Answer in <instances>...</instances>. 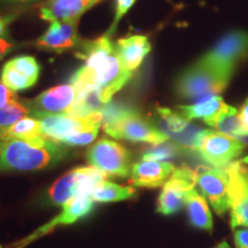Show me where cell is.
<instances>
[{"label": "cell", "mask_w": 248, "mask_h": 248, "mask_svg": "<svg viewBox=\"0 0 248 248\" xmlns=\"http://www.w3.org/2000/svg\"><path fill=\"white\" fill-rule=\"evenodd\" d=\"M0 82L12 90L14 92H20L23 90H27L36 84L32 80L28 78L21 73H18L16 69H14L8 62H6L1 69V74H0Z\"/></svg>", "instance_id": "obj_27"}, {"label": "cell", "mask_w": 248, "mask_h": 248, "mask_svg": "<svg viewBox=\"0 0 248 248\" xmlns=\"http://www.w3.org/2000/svg\"><path fill=\"white\" fill-rule=\"evenodd\" d=\"M183 153H191V152L186 151L184 147L181 145L176 144V142H162V144L154 145L153 147L150 148L142 154L141 160H153V161H167L172 157L178 156Z\"/></svg>", "instance_id": "obj_26"}, {"label": "cell", "mask_w": 248, "mask_h": 248, "mask_svg": "<svg viewBox=\"0 0 248 248\" xmlns=\"http://www.w3.org/2000/svg\"><path fill=\"white\" fill-rule=\"evenodd\" d=\"M229 82V77L197 62L178 77L175 90L183 100L197 102L213 95H219L228 88Z\"/></svg>", "instance_id": "obj_4"}, {"label": "cell", "mask_w": 248, "mask_h": 248, "mask_svg": "<svg viewBox=\"0 0 248 248\" xmlns=\"http://www.w3.org/2000/svg\"><path fill=\"white\" fill-rule=\"evenodd\" d=\"M209 126L216 129L217 131L225 133V135L231 136V137L234 138L247 135L243 124H241L238 109L232 106L226 107V109L223 110L222 113L210 123Z\"/></svg>", "instance_id": "obj_24"}, {"label": "cell", "mask_w": 248, "mask_h": 248, "mask_svg": "<svg viewBox=\"0 0 248 248\" xmlns=\"http://www.w3.org/2000/svg\"><path fill=\"white\" fill-rule=\"evenodd\" d=\"M78 21H54L49 24L48 29L36 40V46L38 48L47 49V51L60 52L79 46V37L77 32Z\"/></svg>", "instance_id": "obj_14"}, {"label": "cell", "mask_w": 248, "mask_h": 248, "mask_svg": "<svg viewBox=\"0 0 248 248\" xmlns=\"http://www.w3.org/2000/svg\"><path fill=\"white\" fill-rule=\"evenodd\" d=\"M16 14H8L0 16V38H4L7 35L8 26L16 18Z\"/></svg>", "instance_id": "obj_35"}, {"label": "cell", "mask_w": 248, "mask_h": 248, "mask_svg": "<svg viewBox=\"0 0 248 248\" xmlns=\"http://www.w3.org/2000/svg\"><path fill=\"white\" fill-rule=\"evenodd\" d=\"M235 248H248V228L234 231Z\"/></svg>", "instance_id": "obj_33"}, {"label": "cell", "mask_w": 248, "mask_h": 248, "mask_svg": "<svg viewBox=\"0 0 248 248\" xmlns=\"http://www.w3.org/2000/svg\"><path fill=\"white\" fill-rule=\"evenodd\" d=\"M66 156L64 145L53 139L0 138V173L45 169Z\"/></svg>", "instance_id": "obj_1"}, {"label": "cell", "mask_w": 248, "mask_h": 248, "mask_svg": "<svg viewBox=\"0 0 248 248\" xmlns=\"http://www.w3.org/2000/svg\"><path fill=\"white\" fill-rule=\"evenodd\" d=\"M176 167L169 161L140 160L132 164L130 184L135 187L156 188L166 184Z\"/></svg>", "instance_id": "obj_13"}, {"label": "cell", "mask_w": 248, "mask_h": 248, "mask_svg": "<svg viewBox=\"0 0 248 248\" xmlns=\"http://www.w3.org/2000/svg\"><path fill=\"white\" fill-rule=\"evenodd\" d=\"M101 128L110 137L151 145L168 141L169 138L153 122L144 119L133 108L108 102L101 109Z\"/></svg>", "instance_id": "obj_2"}, {"label": "cell", "mask_w": 248, "mask_h": 248, "mask_svg": "<svg viewBox=\"0 0 248 248\" xmlns=\"http://www.w3.org/2000/svg\"><path fill=\"white\" fill-rule=\"evenodd\" d=\"M244 150L245 145L237 138L219 131L204 129L195 153L212 167L223 168L239 157Z\"/></svg>", "instance_id": "obj_8"}, {"label": "cell", "mask_w": 248, "mask_h": 248, "mask_svg": "<svg viewBox=\"0 0 248 248\" xmlns=\"http://www.w3.org/2000/svg\"><path fill=\"white\" fill-rule=\"evenodd\" d=\"M5 136V129H0V138H2Z\"/></svg>", "instance_id": "obj_40"}, {"label": "cell", "mask_w": 248, "mask_h": 248, "mask_svg": "<svg viewBox=\"0 0 248 248\" xmlns=\"http://www.w3.org/2000/svg\"><path fill=\"white\" fill-rule=\"evenodd\" d=\"M76 97V89L69 83L46 90L33 100H26V102L31 109V114H61L66 113L68 108L74 104Z\"/></svg>", "instance_id": "obj_15"}, {"label": "cell", "mask_w": 248, "mask_h": 248, "mask_svg": "<svg viewBox=\"0 0 248 248\" xmlns=\"http://www.w3.org/2000/svg\"><path fill=\"white\" fill-rule=\"evenodd\" d=\"M228 106L221 95H213L191 105H179L177 109L186 120H202L207 125H210Z\"/></svg>", "instance_id": "obj_18"}, {"label": "cell", "mask_w": 248, "mask_h": 248, "mask_svg": "<svg viewBox=\"0 0 248 248\" xmlns=\"http://www.w3.org/2000/svg\"><path fill=\"white\" fill-rule=\"evenodd\" d=\"M238 140H240L243 142L244 145H248V135H244V136H240V137L237 138Z\"/></svg>", "instance_id": "obj_37"}, {"label": "cell", "mask_w": 248, "mask_h": 248, "mask_svg": "<svg viewBox=\"0 0 248 248\" xmlns=\"http://www.w3.org/2000/svg\"><path fill=\"white\" fill-rule=\"evenodd\" d=\"M197 185L201 194L208 200L214 212L224 216L229 207V175L226 169L216 167H200L195 170Z\"/></svg>", "instance_id": "obj_11"}, {"label": "cell", "mask_w": 248, "mask_h": 248, "mask_svg": "<svg viewBox=\"0 0 248 248\" xmlns=\"http://www.w3.org/2000/svg\"><path fill=\"white\" fill-rule=\"evenodd\" d=\"M131 77L132 73L124 67L115 48L114 53L95 69L79 68L70 78V84L77 92L86 86L95 85L100 90L102 101L108 104L113 95L119 92Z\"/></svg>", "instance_id": "obj_3"}, {"label": "cell", "mask_w": 248, "mask_h": 248, "mask_svg": "<svg viewBox=\"0 0 248 248\" xmlns=\"http://www.w3.org/2000/svg\"><path fill=\"white\" fill-rule=\"evenodd\" d=\"M8 1H14V2H27V1H31V0H8Z\"/></svg>", "instance_id": "obj_39"}, {"label": "cell", "mask_w": 248, "mask_h": 248, "mask_svg": "<svg viewBox=\"0 0 248 248\" xmlns=\"http://www.w3.org/2000/svg\"><path fill=\"white\" fill-rule=\"evenodd\" d=\"M14 69H16L18 73H21L28 78L32 80L33 83L37 82L39 77L40 67L38 62L33 57L30 55H20V57H15L12 60L8 61Z\"/></svg>", "instance_id": "obj_29"}, {"label": "cell", "mask_w": 248, "mask_h": 248, "mask_svg": "<svg viewBox=\"0 0 248 248\" xmlns=\"http://www.w3.org/2000/svg\"><path fill=\"white\" fill-rule=\"evenodd\" d=\"M31 116H35L40 121L43 133L46 138L53 139L60 142L67 136L75 132L83 131L92 128H101L102 113L93 114L85 119L71 117L67 114H46V113H33Z\"/></svg>", "instance_id": "obj_12"}, {"label": "cell", "mask_w": 248, "mask_h": 248, "mask_svg": "<svg viewBox=\"0 0 248 248\" xmlns=\"http://www.w3.org/2000/svg\"><path fill=\"white\" fill-rule=\"evenodd\" d=\"M136 193V188L130 185H120L113 182L102 181L92 192L91 198L94 202L99 203L117 202L132 199Z\"/></svg>", "instance_id": "obj_22"}, {"label": "cell", "mask_w": 248, "mask_h": 248, "mask_svg": "<svg viewBox=\"0 0 248 248\" xmlns=\"http://www.w3.org/2000/svg\"><path fill=\"white\" fill-rule=\"evenodd\" d=\"M248 57V32L232 31L223 37L198 63L231 78L234 68Z\"/></svg>", "instance_id": "obj_5"}, {"label": "cell", "mask_w": 248, "mask_h": 248, "mask_svg": "<svg viewBox=\"0 0 248 248\" xmlns=\"http://www.w3.org/2000/svg\"><path fill=\"white\" fill-rule=\"evenodd\" d=\"M156 115V123L154 124L161 132L173 142L184 147L186 151L195 153L203 129L191 124L190 121L186 120L179 111L170 108L157 107Z\"/></svg>", "instance_id": "obj_9"}, {"label": "cell", "mask_w": 248, "mask_h": 248, "mask_svg": "<svg viewBox=\"0 0 248 248\" xmlns=\"http://www.w3.org/2000/svg\"><path fill=\"white\" fill-rule=\"evenodd\" d=\"M116 52L129 71L133 73L141 66L142 61L151 52V43L146 36L135 35L117 40Z\"/></svg>", "instance_id": "obj_17"}, {"label": "cell", "mask_w": 248, "mask_h": 248, "mask_svg": "<svg viewBox=\"0 0 248 248\" xmlns=\"http://www.w3.org/2000/svg\"><path fill=\"white\" fill-rule=\"evenodd\" d=\"M100 128H92L83 131L75 132L73 135L67 136L60 141V144L64 146H85V145L91 144V142L97 138V135Z\"/></svg>", "instance_id": "obj_30"}, {"label": "cell", "mask_w": 248, "mask_h": 248, "mask_svg": "<svg viewBox=\"0 0 248 248\" xmlns=\"http://www.w3.org/2000/svg\"><path fill=\"white\" fill-rule=\"evenodd\" d=\"M75 187L76 170L73 169L53 183L48 191L49 201L53 204L62 207L71 198L75 197Z\"/></svg>", "instance_id": "obj_23"}, {"label": "cell", "mask_w": 248, "mask_h": 248, "mask_svg": "<svg viewBox=\"0 0 248 248\" xmlns=\"http://www.w3.org/2000/svg\"><path fill=\"white\" fill-rule=\"evenodd\" d=\"M31 109L27 105L26 100H18L17 102L7 106H0V129H7L12 124L17 122L24 116H29Z\"/></svg>", "instance_id": "obj_28"}, {"label": "cell", "mask_w": 248, "mask_h": 248, "mask_svg": "<svg viewBox=\"0 0 248 248\" xmlns=\"http://www.w3.org/2000/svg\"><path fill=\"white\" fill-rule=\"evenodd\" d=\"M99 1L100 0H47L40 6L39 16L48 22L77 20Z\"/></svg>", "instance_id": "obj_16"}, {"label": "cell", "mask_w": 248, "mask_h": 248, "mask_svg": "<svg viewBox=\"0 0 248 248\" xmlns=\"http://www.w3.org/2000/svg\"><path fill=\"white\" fill-rule=\"evenodd\" d=\"M214 248H231V247H230V245L226 243V241H222V243L216 245V246Z\"/></svg>", "instance_id": "obj_38"}, {"label": "cell", "mask_w": 248, "mask_h": 248, "mask_svg": "<svg viewBox=\"0 0 248 248\" xmlns=\"http://www.w3.org/2000/svg\"><path fill=\"white\" fill-rule=\"evenodd\" d=\"M229 175V207L232 230L248 228V157L225 166Z\"/></svg>", "instance_id": "obj_7"}, {"label": "cell", "mask_w": 248, "mask_h": 248, "mask_svg": "<svg viewBox=\"0 0 248 248\" xmlns=\"http://www.w3.org/2000/svg\"><path fill=\"white\" fill-rule=\"evenodd\" d=\"M197 185L194 170L183 166L176 168L157 197L156 212L164 216L178 213L185 204V197L188 191Z\"/></svg>", "instance_id": "obj_10"}, {"label": "cell", "mask_w": 248, "mask_h": 248, "mask_svg": "<svg viewBox=\"0 0 248 248\" xmlns=\"http://www.w3.org/2000/svg\"><path fill=\"white\" fill-rule=\"evenodd\" d=\"M16 47H17L16 43L9 40L7 37L0 38V61H1L6 55L11 53V52H13Z\"/></svg>", "instance_id": "obj_34"}, {"label": "cell", "mask_w": 248, "mask_h": 248, "mask_svg": "<svg viewBox=\"0 0 248 248\" xmlns=\"http://www.w3.org/2000/svg\"><path fill=\"white\" fill-rule=\"evenodd\" d=\"M136 2V0H116V11H115V16H114V22L111 24V28L109 32L111 33L117 26V23L120 22L121 18L129 12V9L132 7L133 4Z\"/></svg>", "instance_id": "obj_31"}, {"label": "cell", "mask_w": 248, "mask_h": 248, "mask_svg": "<svg viewBox=\"0 0 248 248\" xmlns=\"http://www.w3.org/2000/svg\"><path fill=\"white\" fill-rule=\"evenodd\" d=\"M239 113V119L241 121V124H243L245 131L248 135V98L245 100L243 106L240 107V109L238 110Z\"/></svg>", "instance_id": "obj_36"}, {"label": "cell", "mask_w": 248, "mask_h": 248, "mask_svg": "<svg viewBox=\"0 0 248 248\" xmlns=\"http://www.w3.org/2000/svg\"><path fill=\"white\" fill-rule=\"evenodd\" d=\"M93 203L94 201L92 200V198L86 195H77L71 198L67 203L62 206V213L52 222V226L69 225L88 216L93 209Z\"/></svg>", "instance_id": "obj_21"}, {"label": "cell", "mask_w": 248, "mask_h": 248, "mask_svg": "<svg viewBox=\"0 0 248 248\" xmlns=\"http://www.w3.org/2000/svg\"><path fill=\"white\" fill-rule=\"evenodd\" d=\"M86 159L92 167L110 177L125 178L131 172V153L119 142L104 138L89 148Z\"/></svg>", "instance_id": "obj_6"}, {"label": "cell", "mask_w": 248, "mask_h": 248, "mask_svg": "<svg viewBox=\"0 0 248 248\" xmlns=\"http://www.w3.org/2000/svg\"><path fill=\"white\" fill-rule=\"evenodd\" d=\"M105 105L106 104L102 101L100 90L95 85H90L77 92L75 101L64 114L77 119H85L101 111Z\"/></svg>", "instance_id": "obj_20"}, {"label": "cell", "mask_w": 248, "mask_h": 248, "mask_svg": "<svg viewBox=\"0 0 248 248\" xmlns=\"http://www.w3.org/2000/svg\"><path fill=\"white\" fill-rule=\"evenodd\" d=\"M18 99L15 95L14 91H12L11 89L7 88L4 83L0 82V106H7V105H12L17 102Z\"/></svg>", "instance_id": "obj_32"}, {"label": "cell", "mask_w": 248, "mask_h": 248, "mask_svg": "<svg viewBox=\"0 0 248 248\" xmlns=\"http://www.w3.org/2000/svg\"><path fill=\"white\" fill-rule=\"evenodd\" d=\"M185 207L188 221L193 228L212 232L213 215L208 207V202L202 194H200L195 188L188 191L185 197Z\"/></svg>", "instance_id": "obj_19"}, {"label": "cell", "mask_w": 248, "mask_h": 248, "mask_svg": "<svg viewBox=\"0 0 248 248\" xmlns=\"http://www.w3.org/2000/svg\"><path fill=\"white\" fill-rule=\"evenodd\" d=\"M4 137H13L21 139L46 138L43 133L40 121L35 116H24L17 122L5 129Z\"/></svg>", "instance_id": "obj_25"}]
</instances>
